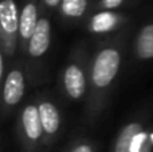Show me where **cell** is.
Wrapping results in <instances>:
<instances>
[{"instance_id":"cell-1","label":"cell","mask_w":153,"mask_h":152,"mask_svg":"<svg viewBox=\"0 0 153 152\" xmlns=\"http://www.w3.org/2000/svg\"><path fill=\"white\" fill-rule=\"evenodd\" d=\"M125 40L114 37L98 47L90 62L89 83V112L93 117L98 116L109 90L117 80L122 65Z\"/></svg>"},{"instance_id":"cell-2","label":"cell","mask_w":153,"mask_h":152,"mask_svg":"<svg viewBox=\"0 0 153 152\" xmlns=\"http://www.w3.org/2000/svg\"><path fill=\"white\" fill-rule=\"evenodd\" d=\"M16 135L22 152L45 151V132L36 98L27 101L20 108L16 121Z\"/></svg>"},{"instance_id":"cell-3","label":"cell","mask_w":153,"mask_h":152,"mask_svg":"<svg viewBox=\"0 0 153 152\" xmlns=\"http://www.w3.org/2000/svg\"><path fill=\"white\" fill-rule=\"evenodd\" d=\"M90 62L87 54L78 50L75 55H71L62 70L61 86L65 96L71 101H81L89 94L90 83Z\"/></svg>"},{"instance_id":"cell-4","label":"cell","mask_w":153,"mask_h":152,"mask_svg":"<svg viewBox=\"0 0 153 152\" xmlns=\"http://www.w3.org/2000/svg\"><path fill=\"white\" fill-rule=\"evenodd\" d=\"M19 19L20 12L15 0H1L0 3V53L8 59L15 58L19 50Z\"/></svg>"},{"instance_id":"cell-5","label":"cell","mask_w":153,"mask_h":152,"mask_svg":"<svg viewBox=\"0 0 153 152\" xmlns=\"http://www.w3.org/2000/svg\"><path fill=\"white\" fill-rule=\"evenodd\" d=\"M26 61L18 59L12 65L5 78L1 81L3 92H1V110L3 117H7L24 98L26 92Z\"/></svg>"},{"instance_id":"cell-6","label":"cell","mask_w":153,"mask_h":152,"mask_svg":"<svg viewBox=\"0 0 153 152\" xmlns=\"http://www.w3.org/2000/svg\"><path fill=\"white\" fill-rule=\"evenodd\" d=\"M39 107L40 118H42L43 132H45V150L50 148L58 139L62 129V116L59 108L50 98L42 96L36 98Z\"/></svg>"},{"instance_id":"cell-7","label":"cell","mask_w":153,"mask_h":152,"mask_svg":"<svg viewBox=\"0 0 153 152\" xmlns=\"http://www.w3.org/2000/svg\"><path fill=\"white\" fill-rule=\"evenodd\" d=\"M39 4L38 0H26L20 11L19 19V51L23 59L26 61V53L28 47V42L34 35V31L39 22Z\"/></svg>"},{"instance_id":"cell-8","label":"cell","mask_w":153,"mask_h":152,"mask_svg":"<svg viewBox=\"0 0 153 152\" xmlns=\"http://www.w3.org/2000/svg\"><path fill=\"white\" fill-rule=\"evenodd\" d=\"M51 45V23L47 16L42 15L39 18L38 26L34 31V35L28 42L26 53V61L36 62L42 59L48 51Z\"/></svg>"},{"instance_id":"cell-9","label":"cell","mask_w":153,"mask_h":152,"mask_svg":"<svg viewBox=\"0 0 153 152\" xmlns=\"http://www.w3.org/2000/svg\"><path fill=\"white\" fill-rule=\"evenodd\" d=\"M125 19L121 15L113 12V11H98L91 18L89 23V30L94 34H105V32H113L124 24Z\"/></svg>"},{"instance_id":"cell-10","label":"cell","mask_w":153,"mask_h":152,"mask_svg":"<svg viewBox=\"0 0 153 152\" xmlns=\"http://www.w3.org/2000/svg\"><path fill=\"white\" fill-rule=\"evenodd\" d=\"M134 53L141 61L153 59V22L146 23L137 32L134 40Z\"/></svg>"},{"instance_id":"cell-11","label":"cell","mask_w":153,"mask_h":152,"mask_svg":"<svg viewBox=\"0 0 153 152\" xmlns=\"http://www.w3.org/2000/svg\"><path fill=\"white\" fill-rule=\"evenodd\" d=\"M141 131H144V125L140 121H130L124 125L116 137L113 152H130L133 140Z\"/></svg>"},{"instance_id":"cell-12","label":"cell","mask_w":153,"mask_h":152,"mask_svg":"<svg viewBox=\"0 0 153 152\" xmlns=\"http://www.w3.org/2000/svg\"><path fill=\"white\" fill-rule=\"evenodd\" d=\"M89 4L90 0H62L58 10L65 20L75 22L86 15Z\"/></svg>"},{"instance_id":"cell-13","label":"cell","mask_w":153,"mask_h":152,"mask_svg":"<svg viewBox=\"0 0 153 152\" xmlns=\"http://www.w3.org/2000/svg\"><path fill=\"white\" fill-rule=\"evenodd\" d=\"M66 152H95V147L89 140H81L74 143Z\"/></svg>"},{"instance_id":"cell-14","label":"cell","mask_w":153,"mask_h":152,"mask_svg":"<svg viewBox=\"0 0 153 152\" xmlns=\"http://www.w3.org/2000/svg\"><path fill=\"white\" fill-rule=\"evenodd\" d=\"M124 1L125 0H100L97 8L98 11H102V10L113 11V10H117L118 7H121L124 4Z\"/></svg>"},{"instance_id":"cell-15","label":"cell","mask_w":153,"mask_h":152,"mask_svg":"<svg viewBox=\"0 0 153 152\" xmlns=\"http://www.w3.org/2000/svg\"><path fill=\"white\" fill-rule=\"evenodd\" d=\"M61 1L62 0H40L42 5H45L47 10H56V8H59Z\"/></svg>"},{"instance_id":"cell-16","label":"cell","mask_w":153,"mask_h":152,"mask_svg":"<svg viewBox=\"0 0 153 152\" xmlns=\"http://www.w3.org/2000/svg\"><path fill=\"white\" fill-rule=\"evenodd\" d=\"M151 139H152V142H153V133H151Z\"/></svg>"}]
</instances>
